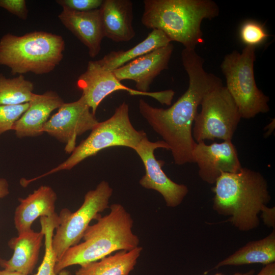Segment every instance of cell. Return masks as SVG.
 Here are the masks:
<instances>
[{
	"label": "cell",
	"instance_id": "30",
	"mask_svg": "<svg viewBox=\"0 0 275 275\" xmlns=\"http://www.w3.org/2000/svg\"><path fill=\"white\" fill-rule=\"evenodd\" d=\"M9 194V183L8 181L0 178V199H3ZM1 258H0V260Z\"/></svg>",
	"mask_w": 275,
	"mask_h": 275
},
{
	"label": "cell",
	"instance_id": "31",
	"mask_svg": "<svg viewBox=\"0 0 275 275\" xmlns=\"http://www.w3.org/2000/svg\"><path fill=\"white\" fill-rule=\"evenodd\" d=\"M256 275H275V263L265 265Z\"/></svg>",
	"mask_w": 275,
	"mask_h": 275
},
{
	"label": "cell",
	"instance_id": "14",
	"mask_svg": "<svg viewBox=\"0 0 275 275\" xmlns=\"http://www.w3.org/2000/svg\"><path fill=\"white\" fill-rule=\"evenodd\" d=\"M174 46L168 45L154 50L113 71L120 81L132 80L136 90L147 92L155 78L168 68Z\"/></svg>",
	"mask_w": 275,
	"mask_h": 275
},
{
	"label": "cell",
	"instance_id": "19",
	"mask_svg": "<svg viewBox=\"0 0 275 275\" xmlns=\"http://www.w3.org/2000/svg\"><path fill=\"white\" fill-rule=\"evenodd\" d=\"M44 238V233L42 230L40 232L32 230L12 237L8 244L13 254L8 260L1 259L0 266L3 269L25 275L32 273L38 262Z\"/></svg>",
	"mask_w": 275,
	"mask_h": 275
},
{
	"label": "cell",
	"instance_id": "4",
	"mask_svg": "<svg viewBox=\"0 0 275 275\" xmlns=\"http://www.w3.org/2000/svg\"><path fill=\"white\" fill-rule=\"evenodd\" d=\"M142 23L147 28L163 32L171 42L184 48L195 49L204 42L201 27L204 19L219 13L212 0H144Z\"/></svg>",
	"mask_w": 275,
	"mask_h": 275
},
{
	"label": "cell",
	"instance_id": "6",
	"mask_svg": "<svg viewBox=\"0 0 275 275\" xmlns=\"http://www.w3.org/2000/svg\"><path fill=\"white\" fill-rule=\"evenodd\" d=\"M143 130L133 126L129 116L128 104L124 102L117 107L109 119L98 123L90 135L77 146L64 161L32 181L62 170H70L88 157L99 151L115 146H123L134 150L146 136Z\"/></svg>",
	"mask_w": 275,
	"mask_h": 275
},
{
	"label": "cell",
	"instance_id": "26",
	"mask_svg": "<svg viewBox=\"0 0 275 275\" xmlns=\"http://www.w3.org/2000/svg\"><path fill=\"white\" fill-rule=\"evenodd\" d=\"M29 105V102L15 105H0V135L12 130L14 123Z\"/></svg>",
	"mask_w": 275,
	"mask_h": 275
},
{
	"label": "cell",
	"instance_id": "10",
	"mask_svg": "<svg viewBox=\"0 0 275 275\" xmlns=\"http://www.w3.org/2000/svg\"><path fill=\"white\" fill-rule=\"evenodd\" d=\"M77 86L81 90V96L95 115L98 106L102 100L111 93L118 91H126L131 95L151 97L161 104L167 105L171 104L175 94V92L172 90L143 92L131 89L123 85L112 71L103 68L96 61L88 62L87 70L77 79Z\"/></svg>",
	"mask_w": 275,
	"mask_h": 275
},
{
	"label": "cell",
	"instance_id": "1",
	"mask_svg": "<svg viewBox=\"0 0 275 275\" xmlns=\"http://www.w3.org/2000/svg\"><path fill=\"white\" fill-rule=\"evenodd\" d=\"M181 59L189 77L184 93L166 109L153 107L143 99L139 102L140 114L168 145L175 163L178 166L193 162L191 153L196 142L192 127L203 98L223 85L219 77L206 72L204 60L195 49L184 48Z\"/></svg>",
	"mask_w": 275,
	"mask_h": 275
},
{
	"label": "cell",
	"instance_id": "33",
	"mask_svg": "<svg viewBox=\"0 0 275 275\" xmlns=\"http://www.w3.org/2000/svg\"><path fill=\"white\" fill-rule=\"evenodd\" d=\"M0 275H25L16 271H11L3 269L0 270Z\"/></svg>",
	"mask_w": 275,
	"mask_h": 275
},
{
	"label": "cell",
	"instance_id": "20",
	"mask_svg": "<svg viewBox=\"0 0 275 275\" xmlns=\"http://www.w3.org/2000/svg\"><path fill=\"white\" fill-rule=\"evenodd\" d=\"M275 262V229L265 237L248 242L233 254L219 262L213 269L225 266L251 264L264 265Z\"/></svg>",
	"mask_w": 275,
	"mask_h": 275
},
{
	"label": "cell",
	"instance_id": "5",
	"mask_svg": "<svg viewBox=\"0 0 275 275\" xmlns=\"http://www.w3.org/2000/svg\"><path fill=\"white\" fill-rule=\"evenodd\" d=\"M64 49L60 35L44 31L22 36L8 33L0 40V65L9 67L13 75L46 74L59 64Z\"/></svg>",
	"mask_w": 275,
	"mask_h": 275
},
{
	"label": "cell",
	"instance_id": "29",
	"mask_svg": "<svg viewBox=\"0 0 275 275\" xmlns=\"http://www.w3.org/2000/svg\"><path fill=\"white\" fill-rule=\"evenodd\" d=\"M261 217L264 224L268 228H275V207H268L264 205L260 211Z\"/></svg>",
	"mask_w": 275,
	"mask_h": 275
},
{
	"label": "cell",
	"instance_id": "2",
	"mask_svg": "<svg viewBox=\"0 0 275 275\" xmlns=\"http://www.w3.org/2000/svg\"><path fill=\"white\" fill-rule=\"evenodd\" d=\"M211 189L213 209L229 216L230 223L241 231L258 227V214L271 200L267 182L259 172L242 168L237 173L223 172Z\"/></svg>",
	"mask_w": 275,
	"mask_h": 275
},
{
	"label": "cell",
	"instance_id": "32",
	"mask_svg": "<svg viewBox=\"0 0 275 275\" xmlns=\"http://www.w3.org/2000/svg\"><path fill=\"white\" fill-rule=\"evenodd\" d=\"M254 273H255V270L254 269H251L245 272L242 273V272H235L231 275H254ZM213 275H225V274H224L221 272H218Z\"/></svg>",
	"mask_w": 275,
	"mask_h": 275
},
{
	"label": "cell",
	"instance_id": "27",
	"mask_svg": "<svg viewBox=\"0 0 275 275\" xmlns=\"http://www.w3.org/2000/svg\"><path fill=\"white\" fill-rule=\"evenodd\" d=\"M56 2L74 11L86 12L99 9L103 0H58Z\"/></svg>",
	"mask_w": 275,
	"mask_h": 275
},
{
	"label": "cell",
	"instance_id": "3",
	"mask_svg": "<svg viewBox=\"0 0 275 275\" xmlns=\"http://www.w3.org/2000/svg\"><path fill=\"white\" fill-rule=\"evenodd\" d=\"M109 212L89 225L84 241L69 248L57 261L55 272L66 267L96 261L119 251H130L139 246V237L132 231L133 220L119 203L109 206Z\"/></svg>",
	"mask_w": 275,
	"mask_h": 275
},
{
	"label": "cell",
	"instance_id": "24",
	"mask_svg": "<svg viewBox=\"0 0 275 275\" xmlns=\"http://www.w3.org/2000/svg\"><path fill=\"white\" fill-rule=\"evenodd\" d=\"M40 223L41 230L44 233L45 254L35 275H71V273L66 269L59 273H56L54 270L57 257L52 248V240L54 230L59 224L58 215L51 217H41Z\"/></svg>",
	"mask_w": 275,
	"mask_h": 275
},
{
	"label": "cell",
	"instance_id": "8",
	"mask_svg": "<svg viewBox=\"0 0 275 275\" xmlns=\"http://www.w3.org/2000/svg\"><path fill=\"white\" fill-rule=\"evenodd\" d=\"M113 189L106 181H101L93 190L88 191L80 207L75 212L65 208L61 210L59 224L55 228L52 245L57 261L70 247L80 242L90 222L109 208Z\"/></svg>",
	"mask_w": 275,
	"mask_h": 275
},
{
	"label": "cell",
	"instance_id": "9",
	"mask_svg": "<svg viewBox=\"0 0 275 275\" xmlns=\"http://www.w3.org/2000/svg\"><path fill=\"white\" fill-rule=\"evenodd\" d=\"M200 105L192 129L196 143L215 139L232 141L241 119L238 109L226 87L221 85L207 93Z\"/></svg>",
	"mask_w": 275,
	"mask_h": 275
},
{
	"label": "cell",
	"instance_id": "21",
	"mask_svg": "<svg viewBox=\"0 0 275 275\" xmlns=\"http://www.w3.org/2000/svg\"><path fill=\"white\" fill-rule=\"evenodd\" d=\"M143 248L119 251L101 259L80 266L75 275H129L134 269Z\"/></svg>",
	"mask_w": 275,
	"mask_h": 275
},
{
	"label": "cell",
	"instance_id": "28",
	"mask_svg": "<svg viewBox=\"0 0 275 275\" xmlns=\"http://www.w3.org/2000/svg\"><path fill=\"white\" fill-rule=\"evenodd\" d=\"M0 7L21 19L28 18V10L24 0H0Z\"/></svg>",
	"mask_w": 275,
	"mask_h": 275
},
{
	"label": "cell",
	"instance_id": "11",
	"mask_svg": "<svg viewBox=\"0 0 275 275\" xmlns=\"http://www.w3.org/2000/svg\"><path fill=\"white\" fill-rule=\"evenodd\" d=\"M158 148L169 150L163 141H150L145 136L134 150L142 160L145 174L139 181L143 187L158 192L163 198L166 205L175 208L180 205L188 193L187 186L172 181L163 172L164 161L157 160L154 151Z\"/></svg>",
	"mask_w": 275,
	"mask_h": 275
},
{
	"label": "cell",
	"instance_id": "17",
	"mask_svg": "<svg viewBox=\"0 0 275 275\" xmlns=\"http://www.w3.org/2000/svg\"><path fill=\"white\" fill-rule=\"evenodd\" d=\"M57 195L47 185H42L25 198H18L14 224L18 234L32 230L33 222L38 217H51L57 215L56 203Z\"/></svg>",
	"mask_w": 275,
	"mask_h": 275
},
{
	"label": "cell",
	"instance_id": "23",
	"mask_svg": "<svg viewBox=\"0 0 275 275\" xmlns=\"http://www.w3.org/2000/svg\"><path fill=\"white\" fill-rule=\"evenodd\" d=\"M34 85L22 75L12 78L0 74V105H15L28 103L33 94Z\"/></svg>",
	"mask_w": 275,
	"mask_h": 275
},
{
	"label": "cell",
	"instance_id": "13",
	"mask_svg": "<svg viewBox=\"0 0 275 275\" xmlns=\"http://www.w3.org/2000/svg\"><path fill=\"white\" fill-rule=\"evenodd\" d=\"M191 157L198 165L200 178L210 184H215L223 172L237 173L242 168L232 141L210 145L204 141L196 143Z\"/></svg>",
	"mask_w": 275,
	"mask_h": 275
},
{
	"label": "cell",
	"instance_id": "7",
	"mask_svg": "<svg viewBox=\"0 0 275 275\" xmlns=\"http://www.w3.org/2000/svg\"><path fill=\"white\" fill-rule=\"evenodd\" d=\"M256 47L246 46L241 53L226 54L221 65L226 86L241 118L251 119L269 111V97L257 86L254 72Z\"/></svg>",
	"mask_w": 275,
	"mask_h": 275
},
{
	"label": "cell",
	"instance_id": "12",
	"mask_svg": "<svg viewBox=\"0 0 275 275\" xmlns=\"http://www.w3.org/2000/svg\"><path fill=\"white\" fill-rule=\"evenodd\" d=\"M58 109L44 124L43 132L65 144V152L71 153L77 138L92 130L99 121L82 96L75 101L64 102Z\"/></svg>",
	"mask_w": 275,
	"mask_h": 275
},
{
	"label": "cell",
	"instance_id": "18",
	"mask_svg": "<svg viewBox=\"0 0 275 275\" xmlns=\"http://www.w3.org/2000/svg\"><path fill=\"white\" fill-rule=\"evenodd\" d=\"M99 11L104 37L116 42H128L134 37L131 1L103 0Z\"/></svg>",
	"mask_w": 275,
	"mask_h": 275
},
{
	"label": "cell",
	"instance_id": "25",
	"mask_svg": "<svg viewBox=\"0 0 275 275\" xmlns=\"http://www.w3.org/2000/svg\"><path fill=\"white\" fill-rule=\"evenodd\" d=\"M239 35L241 41L246 46L256 47L263 42L269 34L261 23L248 20L241 24Z\"/></svg>",
	"mask_w": 275,
	"mask_h": 275
},
{
	"label": "cell",
	"instance_id": "16",
	"mask_svg": "<svg viewBox=\"0 0 275 275\" xmlns=\"http://www.w3.org/2000/svg\"><path fill=\"white\" fill-rule=\"evenodd\" d=\"M58 17L62 23L88 49L91 58L97 56L101 50L104 37L99 9L79 12L62 7Z\"/></svg>",
	"mask_w": 275,
	"mask_h": 275
},
{
	"label": "cell",
	"instance_id": "22",
	"mask_svg": "<svg viewBox=\"0 0 275 275\" xmlns=\"http://www.w3.org/2000/svg\"><path fill=\"white\" fill-rule=\"evenodd\" d=\"M166 34L160 30L153 29L142 42L126 50L112 51L97 63L103 68L113 71L129 62L171 43Z\"/></svg>",
	"mask_w": 275,
	"mask_h": 275
},
{
	"label": "cell",
	"instance_id": "15",
	"mask_svg": "<svg viewBox=\"0 0 275 275\" xmlns=\"http://www.w3.org/2000/svg\"><path fill=\"white\" fill-rule=\"evenodd\" d=\"M64 103L54 91L33 93L29 107L16 121L12 130L18 138L36 137L43 134V127L51 113Z\"/></svg>",
	"mask_w": 275,
	"mask_h": 275
}]
</instances>
